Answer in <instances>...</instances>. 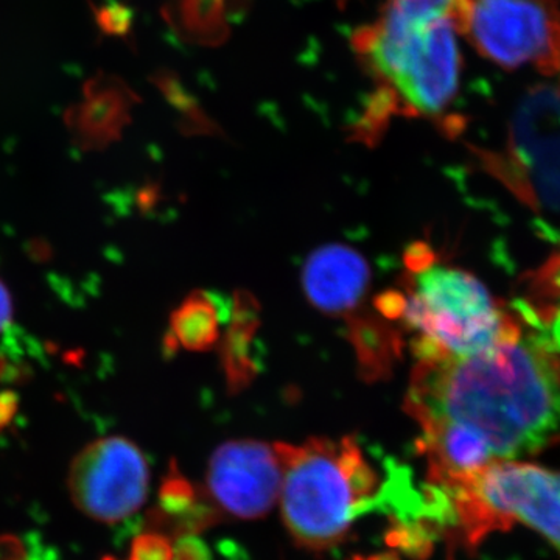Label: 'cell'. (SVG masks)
Here are the masks:
<instances>
[{"label": "cell", "mask_w": 560, "mask_h": 560, "mask_svg": "<svg viewBox=\"0 0 560 560\" xmlns=\"http://www.w3.org/2000/svg\"><path fill=\"white\" fill-rule=\"evenodd\" d=\"M405 408L422 431L456 429L493 463L560 444V350L522 330L464 359L419 360Z\"/></svg>", "instance_id": "obj_1"}, {"label": "cell", "mask_w": 560, "mask_h": 560, "mask_svg": "<svg viewBox=\"0 0 560 560\" xmlns=\"http://www.w3.org/2000/svg\"><path fill=\"white\" fill-rule=\"evenodd\" d=\"M459 7L460 0H386L353 35V51L383 103L420 117L451 108L463 66Z\"/></svg>", "instance_id": "obj_2"}, {"label": "cell", "mask_w": 560, "mask_h": 560, "mask_svg": "<svg viewBox=\"0 0 560 560\" xmlns=\"http://www.w3.org/2000/svg\"><path fill=\"white\" fill-rule=\"evenodd\" d=\"M276 451L282 463L280 510L300 547L329 550L361 514L382 508L377 474L353 438L276 444Z\"/></svg>", "instance_id": "obj_3"}, {"label": "cell", "mask_w": 560, "mask_h": 560, "mask_svg": "<svg viewBox=\"0 0 560 560\" xmlns=\"http://www.w3.org/2000/svg\"><path fill=\"white\" fill-rule=\"evenodd\" d=\"M425 254L420 264H411L410 294L401 305V315L419 335V360L477 355L522 330L474 275Z\"/></svg>", "instance_id": "obj_4"}, {"label": "cell", "mask_w": 560, "mask_h": 560, "mask_svg": "<svg viewBox=\"0 0 560 560\" xmlns=\"http://www.w3.org/2000/svg\"><path fill=\"white\" fill-rule=\"evenodd\" d=\"M444 490L467 544H477L506 523L521 522L560 552V471L503 460Z\"/></svg>", "instance_id": "obj_5"}, {"label": "cell", "mask_w": 560, "mask_h": 560, "mask_svg": "<svg viewBox=\"0 0 560 560\" xmlns=\"http://www.w3.org/2000/svg\"><path fill=\"white\" fill-rule=\"evenodd\" d=\"M459 33L501 68L560 73V0H460Z\"/></svg>", "instance_id": "obj_6"}, {"label": "cell", "mask_w": 560, "mask_h": 560, "mask_svg": "<svg viewBox=\"0 0 560 560\" xmlns=\"http://www.w3.org/2000/svg\"><path fill=\"white\" fill-rule=\"evenodd\" d=\"M149 486L145 455L127 438L91 442L70 464V499L95 522L114 525L130 518L145 503Z\"/></svg>", "instance_id": "obj_7"}, {"label": "cell", "mask_w": 560, "mask_h": 560, "mask_svg": "<svg viewBox=\"0 0 560 560\" xmlns=\"http://www.w3.org/2000/svg\"><path fill=\"white\" fill-rule=\"evenodd\" d=\"M280 489L282 463L276 445L253 440L224 442L209 460L210 500L232 517H265L279 500Z\"/></svg>", "instance_id": "obj_8"}, {"label": "cell", "mask_w": 560, "mask_h": 560, "mask_svg": "<svg viewBox=\"0 0 560 560\" xmlns=\"http://www.w3.org/2000/svg\"><path fill=\"white\" fill-rule=\"evenodd\" d=\"M366 279L364 261L359 254L345 248L318 250L304 272L308 296L327 312L352 307L363 293Z\"/></svg>", "instance_id": "obj_9"}, {"label": "cell", "mask_w": 560, "mask_h": 560, "mask_svg": "<svg viewBox=\"0 0 560 560\" xmlns=\"http://www.w3.org/2000/svg\"><path fill=\"white\" fill-rule=\"evenodd\" d=\"M149 518L151 530L162 536L168 533L179 539L209 528L220 517L215 508L200 500L194 486L179 474L176 464H172L161 485L160 506L150 512Z\"/></svg>", "instance_id": "obj_10"}, {"label": "cell", "mask_w": 560, "mask_h": 560, "mask_svg": "<svg viewBox=\"0 0 560 560\" xmlns=\"http://www.w3.org/2000/svg\"><path fill=\"white\" fill-rule=\"evenodd\" d=\"M172 331L184 349L200 350L212 345L217 335V315L206 298H189L173 313Z\"/></svg>", "instance_id": "obj_11"}, {"label": "cell", "mask_w": 560, "mask_h": 560, "mask_svg": "<svg viewBox=\"0 0 560 560\" xmlns=\"http://www.w3.org/2000/svg\"><path fill=\"white\" fill-rule=\"evenodd\" d=\"M128 560H173L171 540L154 530L140 534L132 540Z\"/></svg>", "instance_id": "obj_12"}, {"label": "cell", "mask_w": 560, "mask_h": 560, "mask_svg": "<svg viewBox=\"0 0 560 560\" xmlns=\"http://www.w3.org/2000/svg\"><path fill=\"white\" fill-rule=\"evenodd\" d=\"M173 560H210V551L197 536H184L173 545Z\"/></svg>", "instance_id": "obj_13"}, {"label": "cell", "mask_w": 560, "mask_h": 560, "mask_svg": "<svg viewBox=\"0 0 560 560\" xmlns=\"http://www.w3.org/2000/svg\"><path fill=\"white\" fill-rule=\"evenodd\" d=\"M20 407V396L14 390L5 389L0 393V433L13 422Z\"/></svg>", "instance_id": "obj_14"}, {"label": "cell", "mask_w": 560, "mask_h": 560, "mask_svg": "<svg viewBox=\"0 0 560 560\" xmlns=\"http://www.w3.org/2000/svg\"><path fill=\"white\" fill-rule=\"evenodd\" d=\"M13 319V300L5 283L0 280V331L7 329Z\"/></svg>", "instance_id": "obj_15"}, {"label": "cell", "mask_w": 560, "mask_h": 560, "mask_svg": "<svg viewBox=\"0 0 560 560\" xmlns=\"http://www.w3.org/2000/svg\"><path fill=\"white\" fill-rule=\"evenodd\" d=\"M539 329L547 337V340L550 341V345L560 350V308L552 316L551 323L548 324V329H544V327H539Z\"/></svg>", "instance_id": "obj_16"}, {"label": "cell", "mask_w": 560, "mask_h": 560, "mask_svg": "<svg viewBox=\"0 0 560 560\" xmlns=\"http://www.w3.org/2000/svg\"><path fill=\"white\" fill-rule=\"evenodd\" d=\"M359 560H399V558H397V555H394V552H386V555H378L374 556V558Z\"/></svg>", "instance_id": "obj_17"}]
</instances>
